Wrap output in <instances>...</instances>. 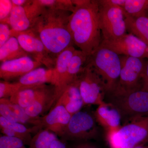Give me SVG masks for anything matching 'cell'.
Returning a JSON list of instances; mask_svg holds the SVG:
<instances>
[{
    "instance_id": "cell-38",
    "label": "cell",
    "mask_w": 148,
    "mask_h": 148,
    "mask_svg": "<svg viewBox=\"0 0 148 148\" xmlns=\"http://www.w3.org/2000/svg\"><path fill=\"white\" fill-rule=\"evenodd\" d=\"M29 0H12L13 6H22L27 4Z\"/></svg>"
},
{
    "instance_id": "cell-9",
    "label": "cell",
    "mask_w": 148,
    "mask_h": 148,
    "mask_svg": "<svg viewBox=\"0 0 148 148\" xmlns=\"http://www.w3.org/2000/svg\"><path fill=\"white\" fill-rule=\"evenodd\" d=\"M11 36L15 37L29 56L45 65L47 69H54L56 59L47 49L43 43L31 30L22 32L11 30Z\"/></svg>"
},
{
    "instance_id": "cell-33",
    "label": "cell",
    "mask_w": 148,
    "mask_h": 148,
    "mask_svg": "<svg viewBox=\"0 0 148 148\" xmlns=\"http://www.w3.org/2000/svg\"><path fill=\"white\" fill-rule=\"evenodd\" d=\"M10 25L5 23L0 24V47L3 45L11 37Z\"/></svg>"
},
{
    "instance_id": "cell-12",
    "label": "cell",
    "mask_w": 148,
    "mask_h": 148,
    "mask_svg": "<svg viewBox=\"0 0 148 148\" xmlns=\"http://www.w3.org/2000/svg\"><path fill=\"white\" fill-rule=\"evenodd\" d=\"M44 9L38 0H29L27 4L22 6H13L8 24L12 30L15 32L29 30Z\"/></svg>"
},
{
    "instance_id": "cell-29",
    "label": "cell",
    "mask_w": 148,
    "mask_h": 148,
    "mask_svg": "<svg viewBox=\"0 0 148 148\" xmlns=\"http://www.w3.org/2000/svg\"><path fill=\"white\" fill-rule=\"evenodd\" d=\"M0 148H27L20 139L3 135L0 137Z\"/></svg>"
},
{
    "instance_id": "cell-34",
    "label": "cell",
    "mask_w": 148,
    "mask_h": 148,
    "mask_svg": "<svg viewBox=\"0 0 148 148\" xmlns=\"http://www.w3.org/2000/svg\"><path fill=\"white\" fill-rule=\"evenodd\" d=\"M98 1L101 5L115 6L122 8L125 3V0H100Z\"/></svg>"
},
{
    "instance_id": "cell-36",
    "label": "cell",
    "mask_w": 148,
    "mask_h": 148,
    "mask_svg": "<svg viewBox=\"0 0 148 148\" xmlns=\"http://www.w3.org/2000/svg\"><path fill=\"white\" fill-rule=\"evenodd\" d=\"M50 148H68L64 141L59 140L58 138L53 140Z\"/></svg>"
},
{
    "instance_id": "cell-17",
    "label": "cell",
    "mask_w": 148,
    "mask_h": 148,
    "mask_svg": "<svg viewBox=\"0 0 148 148\" xmlns=\"http://www.w3.org/2000/svg\"><path fill=\"white\" fill-rule=\"evenodd\" d=\"M58 101L71 116L81 111L84 106V103L80 92L77 78L65 87Z\"/></svg>"
},
{
    "instance_id": "cell-6",
    "label": "cell",
    "mask_w": 148,
    "mask_h": 148,
    "mask_svg": "<svg viewBox=\"0 0 148 148\" xmlns=\"http://www.w3.org/2000/svg\"><path fill=\"white\" fill-rule=\"evenodd\" d=\"M94 115L80 111L72 116L61 138L64 141L95 139L99 130Z\"/></svg>"
},
{
    "instance_id": "cell-21",
    "label": "cell",
    "mask_w": 148,
    "mask_h": 148,
    "mask_svg": "<svg viewBox=\"0 0 148 148\" xmlns=\"http://www.w3.org/2000/svg\"><path fill=\"white\" fill-rule=\"evenodd\" d=\"M126 30L145 42L148 46V17L146 16L134 18L124 15Z\"/></svg>"
},
{
    "instance_id": "cell-30",
    "label": "cell",
    "mask_w": 148,
    "mask_h": 148,
    "mask_svg": "<svg viewBox=\"0 0 148 148\" xmlns=\"http://www.w3.org/2000/svg\"><path fill=\"white\" fill-rule=\"evenodd\" d=\"M13 5L11 1H0V21L1 23L8 24L9 17L12 10Z\"/></svg>"
},
{
    "instance_id": "cell-20",
    "label": "cell",
    "mask_w": 148,
    "mask_h": 148,
    "mask_svg": "<svg viewBox=\"0 0 148 148\" xmlns=\"http://www.w3.org/2000/svg\"><path fill=\"white\" fill-rule=\"evenodd\" d=\"M76 50L74 46H72L63 51L56 58L54 70L58 80V86L56 88L59 98L63 89L69 63Z\"/></svg>"
},
{
    "instance_id": "cell-16",
    "label": "cell",
    "mask_w": 148,
    "mask_h": 148,
    "mask_svg": "<svg viewBox=\"0 0 148 148\" xmlns=\"http://www.w3.org/2000/svg\"><path fill=\"white\" fill-rule=\"evenodd\" d=\"M94 116L96 121L107 131L119 130L121 127V114L110 103L105 101L98 106Z\"/></svg>"
},
{
    "instance_id": "cell-18",
    "label": "cell",
    "mask_w": 148,
    "mask_h": 148,
    "mask_svg": "<svg viewBox=\"0 0 148 148\" xmlns=\"http://www.w3.org/2000/svg\"><path fill=\"white\" fill-rule=\"evenodd\" d=\"M17 82L23 86L45 84L53 85L56 88L58 84L54 68H37L21 77Z\"/></svg>"
},
{
    "instance_id": "cell-5",
    "label": "cell",
    "mask_w": 148,
    "mask_h": 148,
    "mask_svg": "<svg viewBox=\"0 0 148 148\" xmlns=\"http://www.w3.org/2000/svg\"><path fill=\"white\" fill-rule=\"evenodd\" d=\"M120 58L121 70L119 79L115 89L110 94L128 92L143 87L146 62L143 59L135 57L123 56Z\"/></svg>"
},
{
    "instance_id": "cell-2",
    "label": "cell",
    "mask_w": 148,
    "mask_h": 148,
    "mask_svg": "<svg viewBox=\"0 0 148 148\" xmlns=\"http://www.w3.org/2000/svg\"><path fill=\"white\" fill-rule=\"evenodd\" d=\"M71 14L68 11L44 7L30 29L55 59L63 51L74 45L69 27Z\"/></svg>"
},
{
    "instance_id": "cell-31",
    "label": "cell",
    "mask_w": 148,
    "mask_h": 148,
    "mask_svg": "<svg viewBox=\"0 0 148 148\" xmlns=\"http://www.w3.org/2000/svg\"><path fill=\"white\" fill-rule=\"evenodd\" d=\"M1 132L3 134L9 137H14L22 140L25 145L29 146L33 137L31 134H25L15 132L6 127H1Z\"/></svg>"
},
{
    "instance_id": "cell-32",
    "label": "cell",
    "mask_w": 148,
    "mask_h": 148,
    "mask_svg": "<svg viewBox=\"0 0 148 148\" xmlns=\"http://www.w3.org/2000/svg\"><path fill=\"white\" fill-rule=\"evenodd\" d=\"M0 115L9 121L22 123L18 117L14 113L8 106L2 102H0Z\"/></svg>"
},
{
    "instance_id": "cell-37",
    "label": "cell",
    "mask_w": 148,
    "mask_h": 148,
    "mask_svg": "<svg viewBox=\"0 0 148 148\" xmlns=\"http://www.w3.org/2000/svg\"><path fill=\"white\" fill-rule=\"evenodd\" d=\"M73 148H98L96 146L91 143L83 142L77 144Z\"/></svg>"
},
{
    "instance_id": "cell-7",
    "label": "cell",
    "mask_w": 148,
    "mask_h": 148,
    "mask_svg": "<svg viewBox=\"0 0 148 148\" xmlns=\"http://www.w3.org/2000/svg\"><path fill=\"white\" fill-rule=\"evenodd\" d=\"M84 105H99L105 102L106 87L100 76L88 66H84L77 78Z\"/></svg>"
},
{
    "instance_id": "cell-4",
    "label": "cell",
    "mask_w": 148,
    "mask_h": 148,
    "mask_svg": "<svg viewBox=\"0 0 148 148\" xmlns=\"http://www.w3.org/2000/svg\"><path fill=\"white\" fill-rule=\"evenodd\" d=\"M108 95V103L118 110L121 116L132 120L148 116V90L142 88L128 92Z\"/></svg>"
},
{
    "instance_id": "cell-10",
    "label": "cell",
    "mask_w": 148,
    "mask_h": 148,
    "mask_svg": "<svg viewBox=\"0 0 148 148\" xmlns=\"http://www.w3.org/2000/svg\"><path fill=\"white\" fill-rule=\"evenodd\" d=\"M100 46L107 48L119 55L148 58V46L132 34H126L114 40H102Z\"/></svg>"
},
{
    "instance_id": "cell-1",
    "label": "cell",
    "mask_w": 148,
    "mask_h": 148,
    "mask_svg": "<svg viewBox=\"0 0 148 148\" xmlns=\"http://www.w3.org/2000/svg\"><path fill=\"white\" fill-rule=\"evenodd\" d=\"M75 10L69 18V27L75 45L87 56L101 45L99 4L96 0H73Z\"/></svg>"
},
{
    "instance_id": "cell-14",
    "label": "cell",
    "mask_w": 148,
    "mask_h": 148,
    "mask_svg": "<svg viewBox=\"0 0 148 148\" xmlns=\"http://www.w3.org/2000/svg\"><path fill=\"white\" fill-rule=\"evenodd\" d=\"M71 117L64 106L57 101L47 114L40 117L41 127L61 137Z\"/></svg>"
},
{
    "instance_id": "cell-15",
    "label": "cell",
    "mask_w": 148,
    "mask_h": 148,
    "mask_svg": "<svg viewBox=\"0 0 148 148\" xmlns=\"http://www.w3.org/2000/svg\"><path fill=\"white\" fill-rule=\"evenodd\" d=\"M58 97L56 87L50 84L48 88L34 101L25 109L27 114L32 118L40 117V116L51 108L56 103Z\"/></svg>"
},
{
    "instance_id": "cell-40",
    "label": "cell",
    "mask_w": 148,
    "mask_h": 148,
    "mask_svg": "<svg viewBox=\"0 0 148 148\" xmlns=\"http://www.w3.org/2000/svg\"><path fill=\"white\" fill-rule=\"evenodd\" d=\"M144 143H148V137H147V139H146L145 141V142H144Z\"/></svg>"
},
{
    "instance_id": "cell-13",
    "label": "cell",
    "mask_w": 148,
    "mask_h": 148,
    "mask_svg": "<svg viewBox=\"0 0 148 148\" xmlns=\"http://www.w3.org/2000/svg\"><path fill=\"white\" fill-rule=\"evenodd\" d=\"M42 65L29 56L5 61L1 63L0 78L2 80L9 82L16 78L19 79Z\"/></svg>"
},
{
    "instance_id": "cell-11",
    "label": "cell",
    "mask_w": 148,
    "mask_h": 148,
    "mask_svg": "<svg viewBox=\"0 0 148 148\" xmlns=\"http://www.w3.org/2000/svg\"><path fill=\"white\" fill-rule=\"evenodd\" d=\"M131 120L118 130L119 148H134L144 143L148 137V116Z\"/></svg>"
},
{
    "instance_id": "cell-28",
    "label": "cell",
    "mask_w": 148,
    "mask_h": 148,
    "mask_svg": "<svg viewBox=\"0 0 148 148\" xmlns=\"http://www.w3.org/2000/svg\"><path fill=\"white\" fill-rule=\"evenodd\" d=\"M22 86L18 82H11L1 80L0 82V99L10 98Z\"/></svg>"
},
{
    "instance_id": "cell-8",
    "label": "cell",
    "mask_w": 148,
    "mask_h": 148,
    "mask_svg": "<svg viewBox=\"0 0 148 148\" xmlns=\"http://www.w3.org/2000/svg\"><path fill=\"white\" fill-rule=\"evenodd\" d=\"M99 18L102 40H114L126 34L124 13L120 7L99 5Z\"/></svg>"
},
{
    "instance_id": "cell-3",
    "label": "cell",
    "mask_w": 148,
    "mask_h": 148,
    "mask_svg": "<svg viewBox=\"0 0 148 148\" xmlns=\"http://www.w3.org/2000/svg\"><path fill=\"white\" fill-rule=\"evenodd\" d=\"M84 66L92 69L100 76L106 87V94L115 90L121 70V61L118 54L107 48L99 46L87 56Z\"/></svg>"
},
{
    "instance_id": "cell-19",
    "label": "cell",
    "mask_w": 148,
    "mask_h": 148,
    "mask_svg": "<svg viewBox=\"0 0 148 148\" xmlns=\"http://www.w3.org/2000/svg\"><path fill=\"white\" fill-rule=\"evenodd\" d=\"M51 84L23 86L9 98L11 102L25 109L48 88Z\"/></svg>"
},
{
    "instance_id": "cell-23",
    "label": "cell",
    "mask_w": 148,
    "mask_h": 148,
    "mask_svg": "<svg viewBox=\"0 0 148 148\" xmlns=\"http://www.w3.org/2000/svg\"><path fill=\"white\" fill-rule=\"evenodd\" d=\"M29 56L21 47L18 40L12 36L8 40L0 47L1 63Z\"/></svg>"
},
{
    "instance_id": "cell-39",
    "label": "cell",
    "mask_w": 148,
    "mask_h": 148,
    "mask_svg": "<svg viewBox=\"0 0 148 148\" xmlns=\"http://www.w3.org/2000/svg\"><path fill=\"white\" fill-rule=\"evenodd\" d=\"M134 148H148V147L139 145L138 146H136Z\"/></svg>"
},
{
    "instance_id": "cell-25",
    "label": "cell",
    "mask_w": 148,
    "mask_h": 148,
    "mask_svg": "<svg viewBox=\"0 0 148 148\" xmlns=\"http://www.w3.org/2000/svg\"><path fill=\"white\" fill-rule=\"evenodd\" d=\"M57 135L50 130L41 128L33 137L29 148H50Z\"/></svg>"
},
{
    "instance_id": "cell-24",
    "label": "cell",
    "mask_w": 148,
    "mask_h": 148,
    "mask_svg": "<svg viewBox=\"0 0 148 148\" xmlns=\"http://www.w3.org/2000/svg\"><path fill=\"white\" fill-rule=\"evenodd\" d=\"M122 9L124 15L134 18L146 16L148 11V0H125Z\"/></svg>"
},
{
    "instance_id": "cell-35",
    "label": "cell",
    "mask_w": 148,
    "mask_h": 148,
    "mask_svg": "<svg viewBox=\"0 0 148 148\" xmlns=\"http://www.w3.org/2000/svg\"><path fill=\"white\" fill-rule=\"evenodd\" d=\"M142 86L143 89L148 90V60L146 62L145 71L143 74Z\"/></svg>"
},
{
    "instance_id": "cell-22",
    "label": "cell",
    "mask_w": 148,
    "mask_h": 148,
    "mask_svg": "<svg viewBox=\"0 0 148 148\" xmlns=\"http://www.w3.org/2000/svg\"><path fill=\"white\" fill-rule=\"evenodd\" d=\"M87 58V56L82 51L75 50L69 63L62 92L68 85L76 79L84 67Z\"/></svg>"
},
{
    "instance_id": "cell-27",
    "label": "cell",
    "mask_w": 148,
    "mask_h": 148,
    "mask_svg": "<svg viewBox=\"0 0 148 148\" xmlns=\"http://www.w3.org/2000/svg\"><path fill=\"white\" fill-rule=\"evenodd\" d=\"M38 1L43 7L68 11L71 13L75 8L72 0H38Z\"/></svg>"
},
{
    "instance_id": "cell-26",
    "label": "cell",
    "mask_w": 148,
    "mask_h": 148,
    "mask_svg": "<svg viewBox=\"0 0 148 148\" xmlns=\"http://www.w3.org/2000/svg\"><path fill=\"white\" fill-rule=\"evenodd\" d=\"M0 127H4L12 130L15 132L25 134H31V133H36L40 127L34 126L32 127H28L25 124L19 123L9 121L0 116Z\"/></svg>"
}]
</instances>
